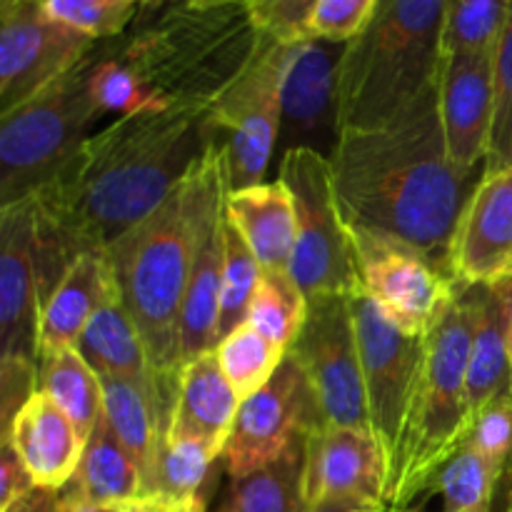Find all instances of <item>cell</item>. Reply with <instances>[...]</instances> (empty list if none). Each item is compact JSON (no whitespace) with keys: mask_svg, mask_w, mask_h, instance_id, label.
Masks as SVG:
<instances>
[{"mask_svg":"<svg viewBox=\"0 0 512 512\" xmlns=\"http://www.w3.org/2000/svg\"><path fill=\"white\" fill-rule=\"evenodd\" d=\"M220 140L213 108L200 105L128 115L90 135L33 195L40 303L80 255L105 250L153 213Z\"/></svg>","mask_w":512,"mask_h":512,"instance_id":"6da1fadb","label":"cell"},{"mask_svg":"<svg viewBox=\"0 0 512 512\" xmlns=\"http://www.w3.org/2000/svg\"><path fill=\"white\" fill-rule=\"evenodd\" d=\"M330 168L350 228L413 245L450 270L455 225L485 170L450 160L438 88L388 123L345 128Z\"/></svg>","mask_w":512,"mask_h":512,"instance_id":"7a4b0ae2","label":"cell"},{"mask_svg":"<svg viewBox=\"0 0 512 512\" xmlns=\"http://www.w3.org/2000/svg\"><path fill=\"white\" fill-rule=\"evenodd\" d=\"M228 160L223 140L215 143L173 193L105 248L115 285L163 378L180 373V310L195 258L225 215Z\"/></svg>","mask_w":512,"mask_h":512,"instance_id":"3957f363","label":"cell"},{"mask_svg":"<svg viewBox=\"0 0 512 512\" xmlns=\"http://www.w3.org/2000/svg\"><path fill=\"white\" fill-rule=\"evenodd\" d=\"M260 35L263 30L248 5L183 0L160 10H140L115 45L165 108H213L253 58Z\"/></svg>","mask_w":512,"mask_h":512,"instance_id":"277c9868","label":"cell"},{"mask_svg":"<svg viewBox=\"0 0 512 512\" xmlns=\"http://www.w3.org/2000/svg\"><path fill=\"white\" fill-rule=\"evenodd\" d=\"M445 0H378L338 65L340 128H375L438 88Z\"/></svg>","mask_w":512,"mask_h":512,"instance_id":"5b68a950","label":"cell"},{"mask_svg":"<svg viewBox=\"0 0 512 512\" xmlns=\"http://www.w3.org/2000/svg\"><path fill=\"white\" fill-rule=\"evenodd\" d=\"M478 315L480 285L460 288L448 313L430 330L408 415L390 453L385 512L403 508L430 470L465 440L473 420L468 405V363Z\"/></svg>","mask_w":512,"mask_h":512,"instance_id":"8992f818","label":"cell"},{"mask_svg":"<svg viewBox=\"0 0 512 512\" xmlns=\"http://www.w3.org/2000/svg\"><path fill=\"white\" fill-rule=\"evenodd\" d=\"M93 50L53 85L0 115V210L40 193L105 115L90 93Z\"/></svg>","mask_w":512,"mask_h":512,"instance_id":"52a82bcc","label":"cell"},{"mask_svg":"<svg viewBox=\"0 0 512 512\" xmlns=\"http://www.w3.org/2000/svg\"><path fill=\"white\" fill-rule=\"evenodd\" d=\"M278 178L293 195L298 220L288 268L295 283L308 300L355 298L363 293L353 230L335 193L330 160L315 150H288L280 155Z\"/></svg>","mask_w":512,"mask_h":512,"instance_id":"ba28073f","label":"cell"},{"mask_svg":"<svg viewBox=\"0 0 512 512\" xmlns=\"http://www.w3.org/2000/svg\"><path fill=\"white\" fill-rule=\"evenodd\" d=\"M290 40L263 33L238 78L213 105L228 160L230 190L263 183L280 135V88Z\"/></svg>","mask_w":512,"mask_h":512,"instance_id":"9c48e42d","label":"cell"},{"mask_svg":"<svg viewBox=\"0 0 512 512\" xmlns=\"http://www.w3.org/2000/svg\"><path fill=\"white\" fill-rule=\"evenodd\" d=\"M350 230L363 293L395 328L428 338L460 293L450 270L413 245L360 228Z\"/></svg>","mask_w":512,"mask_h":512,"instance_id":"30bf717a","label":"cell"},{"mask_svg":"<svg viewBox=\"0 0 512 512\" xmlns=\"http://www.w3.org/2000/svg\"><path fill=\"white\" fill-rule=\"evenodd\" d=\"M288 355L303 370L325 425L370 428L350 298L310 300L308 318Z\"/></svg>","mask_w":512,"mask_h":512,"instance_id":"8fae6325","label":"cell"},{"mask_svg":"<svg viewBox=\"0 0 512 512\" xmlns=\"http://www.w3.org/2000/svg\"><path fill=\"white\" fill-rule=\"evenodd\" d=\"M95 45L55 18L45 0H0V115L70 73Z\"/></svg>","mask_w":512,"mask_h":512,"instance_id":"7c38bea8","label":"cell"},{"mask_svg":"<svg viewBox=\"0 0 512 512\" xmlns=\"http://www.w3.org/2000/svg\"><path fill=\"white\" fill-rule=\"evenodd\" d=\"M323 423V413L303 370L288 355L273 380L240 403L223 455L228 475L243 478L275 463Z\"/></svg>","mask_w":512,"mask_h":512,"instance_id":"4fadbf2b","label":"cell"},{"mask_svg":"<svg viewBox=\"0 0 512 512\" xmlns=\"http://www.w3.org/2000/svg\"><path fill=\"white\" fill-rule=\"evenodd\" d=\"M350 308L358 335L370 428L390 455L408 415L428 338H415L395 328L365 293L350 298Z\"/></svg>","mask_w":512,"mask_h":512,"instance_id":"5bb4252c","label":"cell"},{"mask_svg":"<svg viewBox=\"0 0 512 512\" xmlns=\"http://www.w3.org/2000/svg\"><path fill=\"white\" fill-rule=\"evenodd\" d=\"M345 45L318 38L290 40L280 88V155L315 150L333 158L343 128L338 113V65Z\"/></svg>","mask_w":512,"mask_h":512,"instance_id":"9a60e30c","label":"cell"},{"mask_svg":"<svg viewBox=\"0 0 512 512\" xmlns=\"http://www.w3.org/2000/svg\"><path fill=\"white\" fill-rule=\"evenodd\" d=\"M390 455L370 428L318 425L305 435V500L385 508Z\"/></svg>","mask_w":512,"mask_h":512,"instance_id":"2e32d148","label":"cell"},{"mask_svg":"<svg viewBox=\"0 0 512 512\" xmlns=\"http://www.w3.org/2000/svg\"><path fill=\"white\" fill-rule=\"evenodd\" d=\"M40 288L33 198L0 210V365L38 368Z\"/></svg>","mask_w":512,"mask_h":512,"instance_id":"e0dca14e","label":"cell"},{"mask_svg":"<svg viewBox=\"0 0 512 512\" xmlns=\"http://www.w3.org/2000/svg\"><path fill=\"white\" fill-rule=\"evenodd\" d=\"M448 265L460 288L512 273V165L483 173L455 225Z\"/></svg>","mask_w":512,"mask_h":512,"instance_id":"ac0fdd59","label":"cell"},{"mask_svg":"<svg viewBox=\"0 0 512 512\" xmlns=\"http://www.w3.org/2000/svg\"><path fill=\"white\" fill-rule=\"evenodd\" d=\"M438 105L450 160L463 170H485L495 113L493 50L448 55Z\"/></svg>","mask_w":512,"mask_h":512,"instance_id":"d6986e66","label":"cell"},{"mask_svg":"<svg viewBox=\"0 0 512 512\" xmlns=\"http://www.w3.org/2000/svg\"><path fill=\"white\" fill-rule=\"evenodd\" d=\"M15 453L23 460L35 488L63 493L73 483L85 453V440L68 415L45 393L35 390L3 430Z\"/></svg>","mask_w":512,"mask_h":512,"instance_id":"ffe728a7","label":"cell"},{"mask_svg":"<svg viewBox=\"0 0 512 512\" xmlns=\"http://www.w3.org/2000/svg\"><path fill=\"white\" fill-rule=\"evenodd\" d=\"M118 293L105 250L83 253L40 310L38 365L63 350L78 348L93 315Z\"/></svg>","mask_w":512,"mask_h":512,"instance_id":"44dd1931","label":"cell"},{"mask_svg":"<svg viewBox=\"0 0 512 512\" xmlns=\"http://www.w3.org/2000/svg\"><path fill=\"white\" fill-rule=\"evenodd\" d=\"M238 410L240 398L225 378L215 350L203 353L180 365L168 435L200 440L223 458Z\"/></svg>","mask_w":512,"mask_h":512,"instance_id":"7402d4cb","label":"cell"},{"mask_svg":"<svg viewBox=\"0 0 512 512\" xmlns=\"http://www.w3.org/2000/svg\"><path fill=\"white\" fill-rule=\"evenodd\" d=\"M225 218L243 235L263 270H288L298 235L295 203L283 180L230 190Z\"/></svg>","mask_w":512,"mask_h":512,"instance_id":"603a6c76","label":"cell"},{"mask_svg":"<svg viewBox=\"0 0 512 512\" xmlns=\"http://www.w3.org/2000/svg\"><path fill=\"white\" fill-rule=\"evenodd\" d=\"M510 298L512 273L498 283L480 285V315L468 363V405L473 415L512 390Z\"/></svg>","mask_w":512,"mask_h":512,"instance_id":"cb8c5ba5","label":"cell"},{"mask_svg":"<svg viewBox=\"0 0 512 512\" xmlns=\"http://www.w3.org/2000/svg\"><path fill=\"white\" fill-rule=\"evenodd\" d=\"M503 468L460 443L395 512H490Z\"/></svg>","mask_w":512,"mask_h":512,"instance_id":"d4e9b609","label":"cell"},{"mask_svg":"<svg viewBox=\"0 0 512 512\" xmlns=\"http://www.w3.org/2000/svg\"><path fill=\"white\" fill-rule=\"evenodd\" d=\"M223 223L225 215L213 225L203 240L185 290L183 310H180V365L213 353L220 343V290H223Z\"/></svg>","mask_w":512,"mask_h":512,"instance_id":"484cf974","label":"cell"},{"mask_svg":"<svg viewBox=\"0 0 512 512\" xmlns=\"http://www.w3.org/2000/svg\"><path fill=\"white\" fill-rule=\"evenodd\" d=\"M75 350L100 378H130L140 383L178 380L155 373L138 325L130 318L118 293L93 315Z\"/></svg>","mask_w":512,"mask_h":512,"instance_id":"4316f807","label":"cell"},{"mask_svg":"<svg viewBox=\"0 0 512 512\" xmlns=\"http://www.w3.org/2000/svg\"><path fill=\"white\" fill-rule=\"evenodd\" d=\"M63 495L95 505H128L145 498L143 473L105 418H100L90 433L78 473Z\"/></svg>","mask_w":512,"mask_h":512,"instance_id":"83f0119b","label":"cell"},{"mask_svg":"<svg viewBox=\"0 0 512 512\" xmlns=\"http://www.w3.org/2000/svg\"><path fill=\"white\" fill-rule=\"evenodd\" d=\"M220 512H308L305 438L275 463L243 478H230Z\"/></svg>","mask_w":512,"mask_h":512,"instance_id":"f1b7e54d","label":"cell"},{"mask_svg":"<svg viewBox=\"0 0 512 512\" xmlns=\"http://www.w3.org/2000/svg\"><path fill=\"white\" fill-rule=\"evenodd\" d=\"M38 390L68 415L80 438L88 443L90 433L103 418V380L85 363L83 355L70 348L40 360Z\"/></svg>","mask_w":512,"mask_h":512,"instance_id":"f546056e","label":"cell"},{"mask_svg":"<svg viewBox=\"0 0 512 512\" xmlns=\"http://www.w3.org/2000/svg\"><path fill=\"white\" fill-rule=\"evenodd\" d=\"M310 300L288 270H263L250 303L248 323L270 343L290 350L308 318Z\"/></svg>","mask_w":512,"mask_h":512,"instance_id":"4dcf8cb0","label":"cell"},{"mask_svg":"<svg viewBox=\"0 0 512 512\" xmlns=\"http://www.w3.org/2000/svg\"><path fill=\"white\" fill-rule=\"evenodd\" d=\"M218 458L220 455L200 440L165 435L158 458H155L148 495L163 498L173 505L193 503L200 498V488Z\"/></svg>","mask_w":512,"mask_h":512,"instance_id":"1f68e13d","label":"cell"},{"mask_svg":"<svg viewBox=\"0 0 512 512\" xmlns=\"http://www.w3.org/2000/svg\"><path fill=\"white\" fill-rule=\"evenodd\" d=\"M215 358L243 403L273 380L283 360L288 358V350L270 343L253 325L245 323L220 340Z\"/></svg>","mask_w":512,"mask_h":512,"instance_id":"d6a6232c","label":"cell"},{"mask_svg":"<svg viewBox=\"0 0 512 512\" xmlns=\"http://www.w3.org/2000/svg\"><path fill=\"white\" fill-rule=\"evenodd\" d=\"M90 93H93L95 103L103 113H120V118L168 110L145 88L135 70L120 58L115 40H103V43L95 45Z\"/></svg>","mask_w":512,"mask_h":512,"instance_id":"836d02e7","label":"cell"},{"mask_svg":"<svg viewBox=\"0 0 512 512\" xmlns=\"http://www.w3.org/2000/svg\"><path fill=\"white\" fill-rule=\"evenodd\" d=\"M510 10L512 0H445V58L495 50Z\"/></svg>","mask_w":512,"mask_h":512,"instance_id":"e575fe53","label":"cell"},{"mask_svg":"<svg viewBox=\"0 0 512 512\" xmlns=\"http://www.w3.org/2000/svg\"><path fill=\"white\" fill-rule=\"evenodd\" d=\"M223 243H225V258H223V290H220V300H223V310H220V340L235 328L248 323L250 303L258 290L260 275H263V265L248 248L243 235L228 223H223Z\"/></svg>","mask_w":512,"mask_h":512,"instance_id":"d590c367","label":"cell"},{"mask_svg":"<svg viewBox=\"0 0 512 512\" xmlns=\"http://www.w3.org/2000/svg\"><path fill=\"white\" fill-rule=\"evenodd\" d=\"M495 113L490 130L485 173H495L512 165V10L493 50Z\"/></svg>","mask_w":512,"mask_h":512,"instance_id":"8d00e7d4","label":"cell"},{"mask_svg":"<svg viewBox=\"0 0 512 512\" xmlns=\"http://www.w3.org/2000/svg\"><path fill=\"white\" fill-rule=\"evenodd\" d=\"M50 13L88 38L115 40L140 15L138 0H45Z\"/></svg>","mask_w":512,"mask_h":512,"instance_id":"74e56055","label":"cell"},{"mask_svg":"<svg viewBox=\"0 0 512 512\" xmlns=\"http://www.w3.org/2000/svg\"><path fill=\"white\" fill-rule=\"evenodd\" d=\"M463 443L503 468L512 453V390L490 400L473 415Z\"/></svg>","mask_w":512,"mask_h":512,"instance_id":"f35d334b","label":"cell"},{"mask_svg":"<svg viewBox=\"0 0 512 512\" xmlns=\"http://www.w3.org/2000/svg\"><path fill=\"white\" fill-rule=\"evenodd\" d=\"M378 0H318L305 23V38L348 45L373 18Z\"/></svg>","mask_w":512,"mask_h":512,"instance_id":"ab89813d","label":"cell"},{"mask_svg":"<svg viewBox=\"0 0 512 512\" xmlns=\"http://www.w3.org/2000/svg\"><path fill=\"white\" fill-rule=\"evenodd\" d=\"M318 0H255L250 5L253 20L263 33L280 40L305 38V23Z\"/></svg>","mask_w":512,"mask_h":512,"instance_id":"60d3db41","label":"cell"},{"mask_svg":"<svg viewBox=\"0 0 512 512\" xmlns=\"http://www.w3.org/2000/svg\"><path fill=\"white\" fill-rule=\"evenodd\" d=\"M33 490L35 483L28 470H25L23 460L15 453L13 445L3 440V453H0V512L15 508Z\"/></svg>","mask_w":512,"mask_h":512,"instance_id":"b9f144b4","label":"cell"},{"mask_svg":"<svg viewBox=\"0 0 512 512\" xmlns=\"http://www.w3.org/2000/svg\"><path fill=\"white\" fill-rule=\"evenodd\" d=\"M8 512H65L63 498L55 490H40L35 488L28 498L20 500L15 508H10Z\"/></svg>","mask_w":512,"mask_h":512,"instance_id":"7bdbcfd3","label":"cell"},{"mask_svg":"<svg viewBox=\"0 0 512 512\" xmlns=\"http://www.w3.org/2000/svg\"><path fill=\"white\" fill-rule=\"evenodd\" d=\"M490 512H512V453L510 458L505 460L503 473H500L498 485H495L493 505H490Z\"/></svg>","mask_w":512,"mask_h":512,"instance_id":"ee69618b","label":"cell"},{"mask_svg":"<svg viewBox=\"0 0 512 512\" xmlns=\"http://www.w3.org/2000/svg\"><path fill=\"white\" fill-rule=\"evenodd\" d=\"M180 505L168 503L163 498H155V495H145V498L133 500V503L125 505V512H178Z\"/></svg>","mask_w":512,"mask_h":512,"instance_id":"f6af8a7d","label":"cell"},{"mask_svg":"<svg viewBox=\"0 0 512 512\" xmlns=\"http://www.w3.org/2000/svg\"><path fill=\"white\" fill-rule=\"evenodd\" d=\"M60 498H63L65 512H125V505H95L78 498H70V495L63 493H60Z\"/></svg>","mask_w":512,"mask_h":512,"instance_id":"bcb514c9","label":"cell"},{"mask_svg":"<svg viewBox=\"0 0 512 512\" xmlns=\"http://www.w3.org/2000/svg\"><path fill=\"white\" fill-rule=\"evenodd\" d=\"M308 512H385V508H375V505H358V503H318V505H310Z\"/></svg>","mask_w":512,"mask_h":512,"instance_id":"7dc6e473","label":"cell"},{"mask_svg":"<svg viewBox=\"0 0 512 512\" xmlns=\"http://www.w3.org/2000/svg\"><path fill=\"white\" fill-rule=\"evenodd\" d=\"M140 10H160V8H168V5L175 3H183V0H138Z\"/></svg>","mask_w":512,"mask_h":512,"instance_id":"c3c4849f","label":"cell"},{"mask_svg":"<svg viewBox=\"0 0 512 512\" xmlns=\"http://www.w3.org/2000/svg\"><path fill=\"white\" fill-rule=\"evenodd\" d=\"M198 5H253L255 0H193Z\"/></svg>","mask_w":512,"mask_h":512,"instance_id":"681fc988","label":"cell"},{"mask_svg":"<svg viewBox=\"0 0 512 512\" xmlns=\"http://www.w3.org/2000/svg\"><path fill=\"white\" fill-rule=\"evenodd\" d=\"M178 512H205V503H203V498L193 500V503L180 505V510H178Z\"/></svg>","mask_w":512,"mask_h":512,"instance_id":"f907efd6","label":"cell"},{"mask_svg":"<svg viewBox=\"0 0 512 512\" xmlns=\"http://www.w3.org/2000/svg\"><path fill=\"white\" fill-rule=\"evenodd\" d=\"M510 355H512V298H510Z\"/></svg>","mask_w":512,"mask_h":512,"instance_id":"816d5d0a","label":"cell"}]
</instances>
